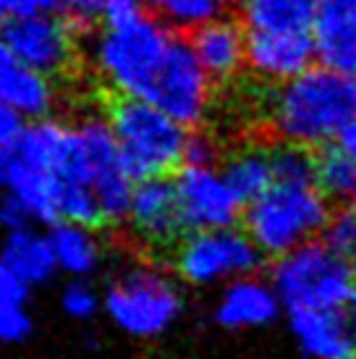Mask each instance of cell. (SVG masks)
<instances>
[{"label": "cell", "instance_id": "8", "mask_svg": "<svg viewBox=\"0 0 356 359\" xmlns=\"http://www.w3.org/2000/svg\"><path fill=\"white\" fill-rule=\"evenodd\" d=\"M262 257L257 241L249 231H236L233 226L189 231V236L176 250V273L191 286H223L228 280L254 273Z\"/></svg>", "mask_w": 356, "mask_h": 359}, {"label": "cell", "instance_id": "38", "mask_svg": "<svg viewBox=\"0 0 356 359\" xmlns=\"http://www.w3.org/2000/svg\"><path fill=\"white\" fill-rule=\"evenodd\" d=\"M348 320H351V328H354V336H356V286L351 299H348Z\"/></svg>", "mask_w": 356, "mask_h": 359}, {"label": "cell", "instance_id": "30", "mask_svg": "<svg viewBox=\"0 0 356 359\" xmlns=\"http://www.w3.org/2000/svg\"><path fill=\"white\" fill-rule=\"evenodd\" d=\"M144 13H147L144 0H105L102 27H123V24L142 19Z\"/></svg>", "mask_w": 356, "mask_h": 359}, {"label": "cell", "instance_id": "7", "mask_svg": "<svg viewBox=\"0 0 356 359\" xmlns=\"http://www.w3.org/2000/svg\"><path fill=\"white\" fill-rule=\"evenodd\" d=\"M102 307L121 333L137 341H155L178 323L184 312V294L168 273L134 265L110 280Z\"/></svg>", "mask_w": 356, "mask_h": 359}, {"label": "cell", "instance_id": "10", "mask_svg": "<svg viewBox=\"0 0 356 359\" xmlns=\"http://www.w3.org/2000/svg\"><path fill=\"white\" fill-rule=\"evenodd\" d=\"M0 32L11 45V50L27 66L50 79L58 74H66L76 60L74 24L69 19L55 16V11L13 16L0 27Z\"/></svg>", "mask_w": 356, "mask_h": 359}, {"label": "cell", "instance_id": "27", "mask_svg": "<svg viewBox=\"0 0 356 359\" xmlns=\"http://www.w3.org/2000/svg\"><path fill=\"white\" fill-rule=\"evenodd\" d=\"M100 294L87 278H71V283L60 294V307L71 320L87 323L100 312Z\"/></svg>", "mask_w": 356, "mask_h": 359}, {"label": "cell", "instance_id": "19", "mask_svg": "<svg viewBox=\"0 0 356 359\" xmlns=\"http://www.w3.org/2000/svg\"><path fill=\"white\" fill-rule=\"evenodd\" d=\"M48 236L60 273H66L71 278H89L100 268L102 247L97 236L92 233V226L74 223V220H55L50 223Z\"/></svg>", "mask_w": 356, "mask_h": 359}, {"label": "cell", "instance_id": "24", "mask_svg": "<svg viewBox=\"0 0 356 359\" xmlns=\"http://www.w3.org/2000/svg\"><path fill=\"white\" fill-rule=\"evenodd\" d=\"M315 181L330 200H348L356 191V150L343 142L322 144L315 160Z\"/></svg>", "mask_w": 356, "mask_h": 359}, {"label": "cell", "instance_id": "37", "mask_svg": "<svg viewBox=\"0 0 356 359\" xmlns=\"http://www.w3.org/2000/svg\"><path fill=\"white\" fill-rule=\"evenodd\" d=\"M11 163H13V152L0 150V184H6V181H8Z\"/></svg>", "mask_w": 356, "mask_h": 359}, {"label": "cell", "instance_id": "4", "mask_svg": "<svg viewBox=\"0 0 356 359\" xmlns=\"http://www.w3.org/2000/svg\"><path fill=\"white\" fill-rule=\"evenodd\" d=\"M108 121L123 163L137 181L168 176L184 165L191 131L155 102L118 95L108 108Z\"/></svg>", "mask_w": 356, "mask_h": 359}, {"label": "cell", "instance_id": "32", "mask_svg": "<svg viewBox=\"0 0 356 359\" xmlns=\"http://www.w3.org/2000/svg\"><path fill=\"white\" fill-rule=\"evenodd\" d=\"M24 129H27V116L8 102H0V150L13 152Z\"/></svg>", "mask_w": 356, "mask_h": 359}, {"label": "cell", "instance_id": "39", "mask_svg": "<svg viewBox=\"0 0 356 359\" xmlns=\"http://www.w3.org/2000/svg\"><path fill=\"white\" fill-rule=\"evenodd\" d=\"M220 3H223V6H226V3H228V0H220Z\"/></svg>", "mask_w": 356, "mask_h": 359}, {"label": "cell", "instance_id": "5", "mask_svg": "<svg viewBox=\"0 0 356 359\" xmlns=\"http://www.w3.org/2000/svg\"><path fill=\"white\" fill-rule=\"evenodd\" d=\"M327 200L330 197L317 187V181L275 179L247 205L244 223L262 255L280 257L327 229Z\"/></svg>", "mask_w": 356, "mask_h": 359}, {"label": "cell", "instance_id": "23", "mask_svg": "<svg viewBox=\"0 0 356 359\" xmlns=\"http://www.w3.org/2000/svg\"><path fill=\"white\" fill-rule=\"evenodd\" d=\"M226 170L231 187L236 189V194L249 205L252 200H257L259 194L275 181V165H273V152L265 147H241L226 160Z\"/></svg>", "mask_w": 356, "mask_h": 359}, {"label": "cell", "instance_id": "17", "mask_svg": "<svg viewBox=\"0 0 356 359\" xmlns=\"http://www.w3.org/2000/svg\"><path fill=\"white\" fill-rule=\"evenodd\" d=\"M191 48L199 63L215 81L233 79L247 66V32L233 19L215 16L191 34Z\"/></svg>", "mask_w": 356, "mask_h": 359}, {"label": "cell", "instance_id": "35", "mask_svg": "<svg viewBox=\"0 0 356 359\" xmlns=\"http://www.w3.org/2000/svg\"><path fill=\"white\" fill-rule=\"evenodd\" d=\"M34 220H32L29 210L21 205L19 197H13L11 191H6V197L0 200V226L6 231H16V229H24V226H32Z\"/></svg>", "mask_w": 356, "mask_h": 359}, {"label": "cell", "instance_id": "13", "mask_svg": "<svg viewBox=\"0 0 356 359\" xmlns=\"http://www.w3.org/2000/svg\"><path fill=\"white\" fill-rule=\"evenodd\" d=\"M283 302L273 280L267 283L252 273L223 283L220 297L212 309V320L226 330H257L278 318Z\"/></svg>", "mask_w": 356, "mask_h": 359}, {"label": "cell", "instance_id": "2", "mask_svg": "<svg viewBox=\"0 0 356 359\" xmlns=\"http://www.w3.org/2000/svg\"><path fill=\"white\" fill-rule=\"evenodd\" d=\"M356 118V87L330 66H309L280 87L270 102V123L283 142L322 147Z\"/></svg>", "mask_w": 356, "mask_h": 359}, {"label": "cell", "instance_id": "29", "mask_svg": "<svg viewBox=\"0 0 356 359\" xmlns=\"http://www.w3.org/2000/svg\"><path fill=\"white\" fill-rule=\"evenodd\" d=\"M32 333V318L27 302L0 304V344H21Z\"/></svg>", "mask_w": 356, "mask_h": 359}, {"label": "cell", "instance_id": "33", "mask_svg": "<svg viewBox=\"0 0 356 359\" xmlns=\"http://www.w3.org/2000/svg\"><path fill=\"white\" fill-rule=\"evenodd\" d=\"M27 294H29V283L0 257V304L27 302Z\"/></svg>", "mask_w": 356, "mask_h": 359}, {"label": "cell", "instance_id": "16", "mask_svg": "<svg viewBox=\"0 0 356 359\" xmlns=\"http://www.w3.org/2000/svg\"><path fill=\"white\" fill-rule=\"evenodd\" d=\"M0 102H8L27 118H42L55 105V87L50 76L34 71L11 50L0 32Z\"/></svg>", "mask_w": 356, "mask_h": 359}, {"label": "cell", "instance_id": "25", "mask_svg": "<svg viewBox=\"0 0 356 359\" xmlns=\"http://www.w3.org/2000/svg\"><path fill=\"white\" fill-rule=\"evenodd\" d=\"M147 8L173 29H197L205 21L220 16V0H144Z\"/></svg>", "mask_w": 356, "mask_h": 359}, {"label": "cell", "instance_id": "14", "mask_svg": "<svg viewBox=\"0 0 356 359\" xmlns=\"http://www.w3.org/2000/svg\"><path fill=\"white\" fill-rule=\"evenodd\" d=\"M288 330L307 357L346 359L356 349L351 320L341 309H291Z\"/></svg>", "mask_w": 356, "mask_h": 359}, {"label": "cell", "instance_id": "18", "mask_svg": "<svg viewBox=\"0 0 356 359\" xmlns=\"http://www.w3.org/2000/svg\"><path fill=\"white\" fill-rule=\"evenodd\" d=\"M6 187L21 205L29 210L34 223H55L60 220V187L63 181L55 170L27 165L13 158Z\"/></svg>", "mask_w": 356, "mask_h": 359}, {"label": "cell", "instance_id": "15", "mask_svg": "<svg viewBox=\"0 0 356 359\" xmlns=\"http://www.w3.org/2000/svg\"><path fill=\"white\" fill-rule=\"evenodd\" d=\"M312 32L317 58L346 76H356V0H320Z\"/></svg>", "mask_w": 356, "mask_h": 359}, {"label": "cell", "instance_id": "21", "mask_svg": "<svg viewBox=\"0 0 356 359\" xmlns=\"http://www.w3.org/2000/svg\"><path fill=\"white\" fill-rule=\"evenodd\" d=\"M69 142V126L55 118H32L27 129L21 131L19 142L13 147V158L27 163V165H37V168L55 170L58 168L63 150Z\"/></svg>", "mask_w": 356, "mask_h": 359}, {"label": "cell", "instance_id": "36", "mask_svg": "<svg viewBox=\"0 0 356 359\" xmlns=\"http://www.w3.org/2000/svg\"><path fill=\"white\" fill-rule=\"evenodd\" d=\"M215 158H218L215 142L205 134H189L186 160L184 163H215Z\"/></svg>", "mask_w": 356, "mask_h": 359}, {"label": "cell", "instance_id": "6", "mask_svg": "<svg viewBox=\"0 0 356 359\" xmlns=\"http://www.w3.org/2000/svg\"><path fill=\"white\" fill-rule=\"evenodd\" d=\"M270 280L288 309H341L356 286V268L330 241H307L280 255Z\"/></svg>", "mask_w": 356, "mask_h": 359}, {"label": "cell", "instance_id": "26", "mask_svg": "<svg viewBox=\"0 0 356 359\" xmlns=\"http://www.w3.org/2000/svg\"><path fill=\"white\" fill-rule=\"evenodd\" d=\"M273 165H275V179L315 181V160L301 144L286 142L283 147L273 150Z\"/></svg>", "mask_w": 356, "mask_h": 359}, {"label": "cell", "instance_id": "9", "mask_svg": "<svg viewBox=\"0 0 356 359\" xmlns=\"http://www.w3.org/2000/svg\"><path fill=\"white\" fill-rule=\"evenodd\" d=\"M176 194L186 231L233 226L244 200L215 163H184L176 170Z\"/></svg>", "mask_w": 356, "mask_h": 359}, {"label": "cell", "instance_id": "3", "mask_svg": "<svg viewBox=\"0 0 356 359\" xmlns=\"http://www.w3.org/2000/svg\"><path fill=\"white\" fill-rule=\"evenodd\" d=\"M60 179L84 184L97 194L102 220L121 223L129 215L137 179L129 173L108 118L81 116L69 126V142L55 168Z\"/></svg>", "mask_w": 356, "mask_h": 359}, {"label": "cell", "instance_id": "34", "mask_svg": "<svg viewBox=\"0 0 356 359\" xmlns=\"http://www.w3.org/2000/svg\"><path fill=\"white\" fill-rule=\"evenodd\" d=\"M50 11H60V0H0V27L13 16H32Z\"/></svg>", "mask_w": 356, "mask_h": 359}, {"label": "cell", "instance_id": "20", "mask_svg": "<svg viewBox=\"0 0 356 359\" xmlns=\"http://www.w3.org/2000/svg\"><path fill=\"white\" fill-rule=\"evenodd\" d=\"M0 257L6 259L29 286L48 283L58 273V259H55V252H53L50 236L34 231L32 226L8 231Z\"/></svg>", "mask_w": 356, "mask_h": 359}, {"label": "cell", "instance_id": "22", "mask_svg": "<svg viewBox=\"0 0 356 359\" xmlns=\"http://www.w3.org/2000/svg\"><path fill=\"white\" fill-rule=\"evenodd\" d=\"M320 0H244L247 29H312Z\"/></svg>", "mask_w": 356, "mask_h": 359}, {"label": "cell", "instance_id": "1", "mask_svg": "<svg viewBox=\"0 0 356 359\" xmlns=\"http://www.w3.org/2000/svg\"><path fill=\"white\" fill-rule=\"evenodd\" d=\"M89 63L110 90L155 102L189 129L199 126L212 102V76L191 42L178 40L155 13L123 27H102L89 40Z\"/></svg>", "mask_w": 356, "mask_h": 359}, {"label": "cell", "instance_id": "31", "mask_svg": "<svg viewBox=\"0 0 356 359\" xmlns=\"http://www.w3.org/2000/svg\"><path fill=\"white\" fill-rule=\"evenodd\" d=\"M105 0H60V13L74 27H89L95 21H102Z\"/></svg>", "mask_w": 356, "mask_h": 359}, {"label": "cell", "instance_id": "28", "mask_svg": "<svg viewBox=\"0 0 356 359\" xmlns=\"http://www.w3.org/2000/svg\"><path fill=\"white\" fill-rule=\"evenodd\" d=\"M327 241L346 255H356V191L346 200L343 210L327 223Z\"/></svg>", "mask_w": 356, "mask_h": 359}, {"label": "cell", "instance_id": "11", "mask_svg": "<svg viewBox=\"0 0 356 359\" xmlns=\"http://www.w3.org/2000/svg\"><path fill=\"white\" fill-rule=\"evenodd\" d=\"M317 58L312 29H247V66L265 81H288Z\"/></svg>", "mask_w": 356, "mask_h": 359}, {"label": "cell", "instance_id": "12", "mask_svg": "<svg viewBox=\"0 0 356 359\" xmlns=\"http://www.w3.org/2000/svg\"><path fill=\"white\" fill-rule=\"evenodd\" d=\"M126 220L144 244H170L178 236V231L184 229L176 184L168 181V176L137 181Z\"/></svg>", "mask_w": 356, "mask_h": 359}]
</instances>
